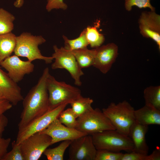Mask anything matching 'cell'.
<instances>
[{
	"label": "cell",
	"mask_w": 160,
	"mask_h": 160,
	"mask_svg": "<svg viewBox=\"0 0 160 160\" xmlns=\"http://www.w3.org/2000/svg\"><path fill=\"white\" fill-rule=\"evenodd\" d=\"M50 74L48 67L44 68L37 84L23 100V109L18 124L21 128L50 110L47 80Z\"/></svg>",
	"instance_id": "cell-1"
},
{
	"label": "cell",
	"mask_w": 160,
	"mask_h": 160,
	"mask_svg": "<svg viewBox=\"0 0 160 160\" xmlns=\"http://www.w3.org/2000/svg\"><path fill=\"white\" fill-rule=\"evenodd\" d=\"M91 135L97 149L116 152L124 151L129 153L132 151L134 148L130 137L115 129L107 130Z\"/></svg>",
	"instance_id": "cell-2"
},
{
	"label": "cell",
	"mask_w": 160,
	"mask_h": 160,
	"mask_svg": "<svg viewBox=\"0 0 160 160\" xmlns=\"http://www.w3.org/2000/svg\"><path fill=\"white\" fill-rule=\"evenodd\" d=\"M135 110L126 100L117 104L111 103L102 110L115 129L128 136L131 126L135 121Z\"/></svg>",
	"instance_id": "cell-3"
},
{
	"label": "cell",
	"mask_w": 160,
	"mask_h": 160,
	"mask_svg": "<svg viewBox=\"0 0 160 160\" xmlns=\"http://www.w3.org/2000/svg\"><path fill=\"white\" fill-rule=\"evenodd\" d=\"M46 41L41 36H33L28 32H23L16 36L15 55L18 57H25L32 62L36 60L44 61L46 64L52 63L53 57L43 55L38 46Z\"/></svg>",
	"instance_id": "cell-4"
},
{
	"label": "cell",
	"mask_w": 160,
	"mask_h": 160,
	"mask_svg": "<svg viewBox=\"0 0 160 160\" xmlns=\"http://www.w3.org/2000/svg\"><path fill=\"white\" fill-rule=\"evenodd\" d=\"M47 85L50 110L65 103L70 104L81 95L79 88L64 81H57L50 74L47 78Z\"/></svg>",
	"instance_id": "cell-5"
},
{
	"label": "cell",
	"mask_w": 160,
	"mask_h": 160,
	"mask_svg": "<svg viewBox=\"0 0 160 160\" xmlns=\"http://www.w3.org/2000/svg\"><path fill=\"white\" fill-rule=\"evenodd\" d=\"M76 129L89 135L115 129L102 111L92 108L77 119Z\"/></svg>",
	"instance_id": "cell-6"
},
{
	"label": "cell",
	"mask_w": 160,
	"mask_h": 160,
	"mask_svg": "<svg viewBox=\"0 0 160 160\" xmlns=\"http://www.w3.org/2000/svg\"><path fill=\"white\" fill-rule=\"evenodd\" d=\"M53 48L54 52L52 56L55 60L51 65V68L53 69H65L74 80L75 84L79 86H81L82 82L81 78L84 73L74 55L70 51L64 47L59 48L55 45Z\"/></svg>",
	"instance_id": "cell-7"
},
{
	"label": "cell",
	"mask_w": 160,
	"mask_h": 160,
	"mask_svg": "<svg viewBox=\"0 0 160 160\" xmlns=\"http://www.w3.org/2000/svg\"><path fill=\"white\" fill-rule=\"evenodd\" d=\"M68 104V103L62 104L33 120L24 127L18 129L16 143L20 144L30 136L46 128L53 121L58 119L60 113Z\"/></svg>",
	"instance_id": "cell-8"
},
{
	"label": "cell",
	"mask_w": 160,
	"mask_h": 160,
	"mask_svg": "<svg viewBox=\"0 0 160 160\" xmlns=\"http://www.w3.org/2000/svg\"><path fill=\"white\" fill-rule=\"evenodd\" d=\"M20 145L24 160H38L51 145V138L47 135L38 132L25 139Z\"/></svg>",
	"instance_id": "cell-9"
},
{
	"label": "cell",
	"mask_w": 160,
	"mask_h": 160,
	"mask_svg": "<svg viewBox=\"0 0 160 160\" xmlns=\"http://www.w3.org/2000/svg\"><path fill=\"white\" fill-rule=\"evenodd\" d=\"M70 160H95L97 149L91 135H87L71 141L69 146Z\"/></svg>",
	"instance_id": "cell-10"
},
{
	"label": "cell",
	"mask_w": 160,
	"mask_h": 160,
	"mask_svg": "<svg viewBox=\"0 0 160 160\" xmlns=\"http://www.w3.org/2000/svg\"><path fill=\"white\" fill-rule=\"evenodd\" d=\"M140 34L156 42L160 49V16L155 11L143 12L138 20Z\"/></svg>",
	"instance_id": "cell-11"
},
{
	"label": "cell",
	"mask_w": 160,
	"mask_h": 160,
	"mask_svg": "<svg viewBox=\"0 0 160 160\" xmlns=\"http://www.w3.org/2000/svg\"><path fill=\"white\" fill-rule=\"evenodd\" d=\"M0 65L7 71L9 77L17 83L21 81L25 75L32 73L34 67L32 62L22 60L15 55L6 58Z\"/></svg>",
	"instance_id": "cell-12"
},
{
	"label": "cell",
	"mask_w": 160,
	"mask_h": 160,
	"mask_svg": "<svg viewBox=\"0 0 160 160\" xmlns=\"http://www.w3.org/2000/svg\"><path fill=\"white\" fill-rule=\"evenodd\" d=\"M40 132L49 135L51 138V145L61 141L72 140L88 135L75 129L69 128L63 125L57 119Z\"/></svg>",
	"instance_id": "cell-13"
},
{
	"label": "cell",
	"mask_w": 160,
	"mask_h": 160,
	"mask_svg": "<svg viewBox=\"0 0 160 160\" xmlns=\"http://www.w3.org/2000/svg\"><path fill=\"white\" fill-rule=\"evenodd\" d=\"M95 54L93 66L105 74L110 70L118 55V48L110 43L95 49Z\"/></svg>",
	"instance_id": "cell-14"
},
{
	"label": "cell",
	"mask_w": 160,
	"mask_h": 160,
	"mask_svg": "<svg viewBox=\"0 0 160 160\" xmlns=\"http://www.w3.org/2000/svg\"><path fill=\"white\" fill-rule=\"evenodd\" d=\"M23 98L20 87L0 68V99L7 100L16 105Z\"/></svg>",
	"instance_id": "cell-15"
},
{
	"label": "cell",
	"mask_w": 160,
	"mask_h": 160,
	"mask_svg": "<svg viewBox=\"0 0 160 160\" xmlns=\"http://www.w3.org/2000/svg\"><path fill=\"white\" fill-rule=\"evenodd\" d=\"M148 126L141 124L136 121L131 126L128 136L131 139L134 145V151L142 154L147 155L149 147L145 139L146 134Z\"/></svg>",
	"instance_id": "cell-16"
},
{
	"label": "cell",
	"mask_w": 160,
	"mask_h": 160,
	"mask_svg": "<svg viewBox=\"0 0 160 160\" xmlns=\"http://www.w3.org/2000/svg\"><path fill=\"white\" fill-rule=\"evenodd\" d=\"M135 121L139 123L148 126L160 125V110L145 105L141 108L135 110Z\"/></svg>",
	"instance_id": "cell-17"
},
{
	"label": "cell",
	"mask_w": 160,
	"mask_h": 160,
	"mask_svg": "<svg viewBox=\"0 0 160 160\" xmlns=\"http://www.w3.org/2000/svg\"><path fill=\"white\" fill-rule=\"evenodd\" d=\"M16 36L13 33L0 35V65L14 52L16 44Z\"/></svg>",
	"instance_id": "cell-18"
},
{
	"label": "cell",
	"mask_w": 160,
	"mask_h": 160,
	"mask_svg": "<svg viewBox=\"0 0 160 160\" xmlns=\"http://www.w3.org/2000/svg\"><path fill=\"white\" fill-rule=\"evenodd\" d=\"M70 51L81 69L93 65L95 54V49H89L87 47Z\"/></svg>",
	"instance_id": "cell-19"
},
{
	"label": "cell",
	"mask_w": 160,
	"mask_h": 160,
	"mask_svg": "<svg viewBox=\"0 0 160 160\" xmlns=\"http://www.w3.org/2000/svg\"><path fill=\"white\" fill-rule=\"evenodd\" d=\"M144 98L145 105L160 110V86H151L144 90Z\"/></svg>",
	"instance_id": "cell-20"
},
{
	"label": "cell",
	"mask_w": 160,
	"mask_h": 160,
	"mask_svg": "<svg viewBox=\"0 0 160 160\" xmlns=\"http://www.w3.org/2000/svg\"><path fill=\"white\" fill-rule=\"evenodd\" d=\"M93 102L90 98L84 97L81 95L70 104L77 118L92 108V104Z\"/></svg>",
	"instance_id": "cell-21"
},
{
	"label": "cell",
	"mask_w": 160,
	"mask_h": 160,
	"mask_svg": "<svg viewBox=\"0 0 160 160\" xmlns=\"http://www.w3.org/2000/svg\"><path fill=\"white\" fill-rule=\"evenodd\" d=\"M72 140L63 141L57 146L47 148L43 153L48 160H63L65 151L69 147Z\"/></svg>",
	"instance_id": "cell-22"
},
{
	"label": "cell",
	"mask_w": 160,
	"mask_h": 160,
	"mask_svg": "<svg viewBox=\"0 0 160 160\" xmlns=\"http://www.w3.org/2000/svg\"><path fill=\"white\" fill-rule=\"evenodd\" d=\"M15 19L11 13L2 8H0V35L11 32L14 29Z\"/></svg>",
	"instance_id": "cell-23"
},
{
	"label": "cell",
	"mask_w": 160,
	"mask_h": 160,
	"mask_svg": "<svg viewBox=\"0 0 160 160\" xmlns=\"http://www.w3.org/2000/svg\"><path fill=\"white\" fill-rule=\"evenodd\" d=\"M84 30L89 45L91 47L97 48L104 42V36L99 32L96 27L89 26Z\"/></svg>",
	"instance_id": "cell-24"
},
{
	"label": "cell",
	"mask_w": 160,
	"mask_h": 160,
	"mask_svg": "<svg viewBox=\"0 0 160 160\" xmlns=\"http://www.w3.org/2000/svg\"><path fill=\"white\" fill-rule=\"evenodd\" d=\"M63 38L64 41V48L70 51L87 48L89 45L86 37L84 30L78 38L74 39H69L64 36H63Z\"/></svg>",
	"instance_id": "cell-25"
},
{
	"label": "cell",
	"mask_w": 160,
	"mask_h": 160,
	"mask_svg": "<svg viewBox=\"0 0 160 160\" xmlns=\"http://www.w3.org/2000/svg\"><path fill=\"white\" fill-rule=\"evenodd\" d=\"M77 119L71 108L63 110L58 118L59 121L66 126L75 129L77 126Z\"/></svg>",
	"instance_id": "cell-26"
},
{
	"label": "cell",
	"mask_w": 160,
	"mask_h": 160,
	"mask_svg": "<svg viewBox=\"0 0 160 160\" xmlns=\"http://www.w3.org/2000/svg\"><path fill=\"white\" fill-rule=\"evenodd\" d=\"M123 154L105 149H97L95 160H121Z\"/></svg>",
	"instance_id": "cell-27"
},
{
	"label": "cell",
	"mask_w": 160,
	"mask_h": 160,
	"mask_svg": "<svg viewBox=\"0 0 160 160\" xmlns=\"http://www.w3.org/2000/svg\"><path fill=\"white\" fill-rule=\"evenodd\" d=\"M150 1V0H125L124 7L128 11H130L134 6L139 8H147L151 11H155V8L151 4Z\"/></svg>",
	"instance_id": "cell-28"
},
{
	"label": "cell",
	"mask_w": 160,
	"mask_h": 160,
	"mask_svg": "<svg viewBox=\"0 0 160 160\" xmlns=\"http://www.w3.org/2000/svg\"><path fill=\"white\" fill-rule=\"evenodd\" d=\"M12 149L6 153L2 160H24L20 144H17L15 141L12 143Z\"/></svg>",
	"instance_id": "cell-29"
},
{
	"label": "cell",
	"mask_w": 160,
	"mask_h": 160,
	"mask_svg": "<svg viewBox=\"0 0 160 160\" xmlns=\"http://www.w3.org/2000/svg\"><path fill=\"white\" fill-rule=\"evenodd\" d=\"M67 7V5L64 2L63 0H47L46 9L48 12H50L54 9L65 10Z\"/></svg>",
	"instance_id": "cell-30"
},
{
	"label": "cell",
	"mask_w": 160,
	"mask_h": 160,
	"mask_svg": "<svg viewBox=\"0 0 160 160\" xmlns=\"http://www.w3.org/2000/svg\"><path fill=\"white\" fill-rule=\"evenodd\" d=\"M148 155H144L132 151L123 154L121 160H146Z\"/></svg>",
	"instance_id": "cell-31"
},
{
	"label": "cell",
	"mask_w": 160,
	"mask_h": 160,
	"mask_svg": "<svg viewBox=\"0 0 160 160\" xmlns=\"http://www.w3.org/2000/svg\"><path fill=\"white\" fill-rule=\"evenodd\" d=\"M11 141L10 138H0V160L2 159L7 152V149Z\"/></svg>",
	"instance_id": "cell-32"
},
{
	"label": "cell",
	"mask_w": 160,
	"mask_h": 160,
	"mask_svg": "<svg viewBox=\"0 0 160 160\" xmlns=\"http://www.w3.org/2000/svg\"><path fill=\"white\" fill-rule=\"evenodd\" d=\"M12 106L9 101L0 99V117L6 111L10 109Z\"/></svg>",
	"instance_id": "cell-33"
},
{
	"label": "cell",
	"mask_w": 160,
	"mask_h": 160,
	"mask_svg": "<svg viewBox=\"0 0 160 160\" xmlns=\"http://www.w3.org/2000/svg\"><path fill=\"white\" fill-rule=\"evenodd\" d=\"M8 123L7 118L4 114L0 117V138L2 137L3 133Z\"/></svg>",
	"instance_id": "cell-34"
},
{
	"label": "cell",
	"mask_w": 160,
	"mask_h": 160,
	"mask_svg": "<svg viewBox=\"0 0 160 160\" xmlns=\"http://www.w3.org/2000/svg\"><path fill=\"white\" fill-rule=\"evenodd\" d=\"M160 160V149L159 147H156L152 152L147 156L146 160Z\"/></svg>",
	"instance_id": "cell-35"
},
{
	"label": "cell",
	"mask_w": 160,
	"mask_h": 160,
	"mask_svg": "<svg viewBox=\"0 0 160 160\" xmlns=\"http://www.w3.org/2000/svg\"><path fill=\"white\" fill-rule=\"evenodd\" d=\"M24 3V0H16L14 3V6L19 8L22 6Z\"/></svg>",
	"instance_id": "cell-36"
},
{
	"label": "cell",
	"mask_w": 160,
	"mask_h": 160,
	"mask_svg": "<svg viewBox=\"0 0 160 160\" xmlns=\"http://www.w3.org/2000/svg\"><path fill=\"white\" fill-rule=\"evenodd\" d=\"M151 0H150V1Z\"/></svg>",
	"instance_id": "cell-37"
}]
</instances>
